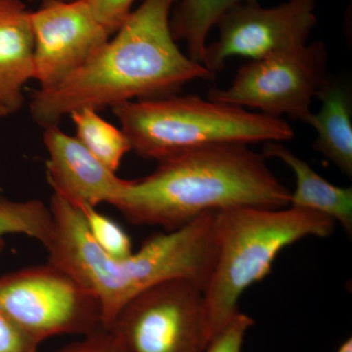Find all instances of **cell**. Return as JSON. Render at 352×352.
Here are the masks:
<instances>
[{"label":"cell","instance_id":"cell-14","mask_svg":"<svg viewBox=\"0 0 352 352\" xmlns=\"http://www.w3.org/2000/svg\"><path fill=\"white\" fill-rule=\"evenodd\" d=\"M264 157H276L291 168L296 187L291 194L293 208L314 210L338 221L347 235H352V189L336 186L319 175L300 157L279 142H266Z\"/></svg>","mask_w":352,"mask_h":352},{"label":"cell","instance_id":"cell-10","mask_svg":"<svg viewBox=\"0 0 352 352\" xmlns=\"http://www.w3.org/2000/svg\"><path fill=\"white\" fill-rule=\"evenodd\" d=\"M31 23L34 80L41 89L71 75L112 36L85 0H43L38 9L31 11Z\"/></svg>","mask_w":352,"mask_h":352},{"label":"cell","instance_id":"cell-2","mask_svg":"<svg viewBox=\"0 0 352 352\" xmlns=\"http://www.w3.org/2000/svg\"><path fill=\"white\" fill-rule=\"evenodd\" d=\"M53 232L48 263L68 272L96 298L102 322L110 328L132 298L170 279H188L205 291L217 258L214 212L149 238L126 258L109 256L88 232L82 212L53 194Z\"/></svg>","mask_w":352,"mask_h":352},{"label":"cell","instance_id":"cell-3","mask_svg":"<svg viewBox=\"0 0 352 352\" xmlns=\"http://www.w3.org/2000/svg\"><path fill=\"white\" fill-rule=\"evenodd\" d=\"M157 170L126 180L113 207L136 226L166 232L207 212L252 207L279 210L292 192L277 179L265 157L245 144H217L157 162Z\"/></svg>","mask_w":352,"mask_h":352},{"label":"cell","instance_id":"cell-21","mask_svg":"<svg viewBox=\"0 0 352 352\" xmlns=\"http://www.w3.org/2000/svg\"><path fill=\"white\" fill-rule=\"evenodd\" d=\"M57 352H131L112 328H102Z\"/></svg>","mask_w":352,"mask_h":352},{"label":"cell","instance_id":"cell-8","mask_svg":"<svg viewBox=\"0 0 352 352\" xmlns=\"http://www.w3.org/2000/svg\"><path fill=\"white\" fill-rule=\"evenodd\" d=\"M110 328L131 352H205L204 289L191 280H166L132 298Z\"/></svg>","mask_w":352,"mask_h":352},{"label":"cell","instance_id":"cell-18","mask_svg":"<svg viewBox=\"0 0 352 352\" xmlns=\"http://www.w3.org/2000/svg\"><path fill=\"white\" fill-rule=\"evenodd\" d=\"M78 208L82 212L88 232L100 249L116 258L131 256L133 252L131 238L119 224L100 214L96 208L80 206Z\"/></svg>","mask_w":352,"mask_h":352},{"label":"cell","instance_id":"cell-6","mask_svg":"<svg viewBox=\"0 0 352 352\" xmlns=\"http://www.w3.org/2000/svg\"><path fill=\"white\" fill-rule=\"evenodd\" d=\"M0 309L38 342L102 328L98 300L68 272L48 263L0 277Z\"/></svg>","mask_w":352,"mask_h":352},{"label":"cell","instance_id":"cell-9","mask_svg":"<svg viewBox=\"0 0 352 352\" xmlns=\"http://www.w3.org/2000/svg\"><path fill=\"white\" fill-rule=\"evenodd\" d=\"M318 0H288L274 7L258 0L231 8L217 23L219 38L208 44L203 65L221 71L231 57L261 59L305 45L316 25Z\"/></svg>","mask_w":352,"mask_h":352},{"label":"cell","instance_id":"cell-20","mask_svg":"<svg viewBox=\"0 0 352 352\" xmlns=\"http://www.w3.org/2000/svg\"><path fill=\"white\" fill-rule=\"evenodd\" d=\"M135 0H85L102 27L113 36L132 12Z\"/></svg>","mask_w":352,"mask_h":352},{"label":"cell","instance_id":"cell-17","mask_svg":"<svg viewBox=\"0 0 352 352\" xmlns=\"http://www.w3.org/2000/svg\"><path fill=\"white\" fill-rule=\"evenodd\" d=\"M52 232V214L43 201L0 199V251L4 245V237L10 234L29 236L45 247Z\"/></svg>","mask_w":352,"mask_h":352},{"label":"cell","instance_id":"cell-22","mask_svg":"<svg viewBox=\"0 0 352 352\" xmlns=\"http://www.w3.org/2000/svg\"><path fill=\"white\" fill-rule=\"evenodd\" d=\"M39 344L0 309V352H36Z\"/></svg>","mask_w":352,"mask_h":352},{"label":"cell","instance_id":"cell-12","mask_svg":"<svg viewBox=\"0 0 352 352\" xmlns=\"http://www.w3.org/2000/svg\"><path fill=\"white\" fill-rule=\"evenodd\" d=\"M34 76L31 11L21 0H0V105L9 113L22 107Z\"/></svg>","mask_w":352,"mask_h":352},{"label":"cell","instance_id":"cell-19","mask_svg":"<svg viewBox=\"0 0 352 352\" xmlns=\"http://www.w3.org/2000/svg\"><path fill=\"white\" fill-rule=\"evenodd\" d=\"M254 321L249 315H237L208 342L205 352H242L243 344Z\"/></svg>","mask_w":352,"mask_h":352},{"label":"cell","instance_id":"cell-13","mask_svg":"<svg viewBox=\"0 0 352 352\" xmlns=\"http://www.w3.org/2000/svg\"><path fill=\"white\" fill-rule=\"evenodd\" d=\"M321 101L318 113L307 124L317 133L314 150L332 162L342 173L352 175V94L346 78L329 76L316 95Z\"/></svg>","mask_w":352,"mask_h":352},{"label":"cell","instance_id":"cell-24","mask_svg":"<svg viewBox=\"0 0 352 352\" xmlns=\"http://www.w3.org/2000/svg\"><path fill=\"white\" fill-rule=\"evenodd\" d=\"M9 115H10V113H8V111H7L3 106L0 105V118H4Z\"/></svg>","mask_w":352,"mask_h":352},{"label":"cell","instance_id":"cell-4","mask_svg":"<svg viewBox=\"0 0 352 352\" xmlns=\"http://www.w3.org/2000/svg\"><path fill=\"white\" fill-rule=\"evenodd\" d=\"M335 226L327 215L293 207L215 212L217 258L204 291L208 342L239 312L245 289L270 274L285 248L310 236L327 238Z\"/></svg>","mask_w":352,"mask_h":352},{"label":"cell","instance_id":"cell-7","mask_svg":"<svg viewBox=\"0 0 352 352\" xmlns=\"http://www.w3.org/2000/svg\"><path fill=\"white\" fill-rule=\"evenodd\" d=\"M327 48L321 41L251 60L239 69L230 87L210 90L208 99L305 122L312 113V100L327 78Z\"/></svg>","mask_w":352,"mask_h":352},{"label":"cell","instance_id":"cell-11","mask_svg":"<svg viewBox=\"0 0 352 352\" xmlns=\"http://www.w3.org/2000/svg\"><path fill=\"white\" fill-rule=\"evenodd\" d=\"M43 142L48 153L46 173L55 195L75 207L100 204L113 206L126 180L96 159L76 138L58 126L45 127Z\"/></svg>","mask_w":352,"mask_h":352},{"label":"cell","instance_id":"cell-1","mask_svg":"<svg viewBox=\"0 0 352 352\" xmlns=\"http://www.w3.org/2000/svg\"><path fill=\"white\" fill-rule=\"evenodd\" d=\"M177 0H143L82 66L50 88L36 90L30 110L45 129L82 109L175 94L185 83L214 74L176 44L170 15Z\"/></svg>","mask_w":352,"mask_h":352},{"label":"cell","instance_id":"cell-23","mask_svg":"<svg viewBox=\"0 0 352 352\" xmlns=\"http://www.w3.org/2000/svg\"><path fill=\"white\" fill-rule=\"evenodd\" d=\"M336 352H352V339L349 338L344 340L342 344H340L339 349Z\"/></svg>","mask_w":352,"mask_h":352},{"label":"cell","instance_id":"cell-5","mask_svg":"<svg viewBox=\"0 0 352 352\" xmlns=\"http://www.w3.org/2000/svg\"><path fill=\"white\" fill-rule=\"evenodd\" d=\"M112 109L132 151L157 162L206 146L279 142L295 136L282 118L205 100L198 95L138 99Z\"/></svg>","mask_w":352,"mask_h":352},{"label":"cell","instance_id":"cell-15","mask_svg":"<svg viewBox=\"0 0 352 352\" xmlns=\"http://www.w3.org/2000/svg\"><path fill=\"white\" fill-rule=\"evenodd\" d=\"M256 0H177L170 15L175 41L186 44L188 56L203 64L207 38L212 28L231 8Z\"/></svg>","mask_w":352,"mask_h":352},{"label":"cell","instance_id":"cell-16","mask_svg":"<svg viewBox=\"0 0 352 352\" xmlns=\"http://www.w3.org/2000/svg\"><path fill=\"white\" fill-rule=\"evenodd\" d=\"M76 126V138L102 164L117 171L131 143L122 129L113 126L92 109H82L69 115Z\"/></svg>","mask_w":352,"mask_h":352}]
</instances>
